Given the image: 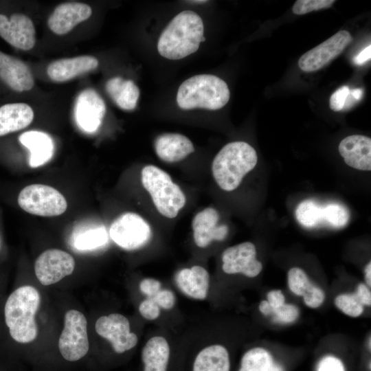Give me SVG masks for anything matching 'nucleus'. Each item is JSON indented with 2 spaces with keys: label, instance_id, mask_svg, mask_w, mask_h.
I'll list each match as a JSON object with an SVG mask.
<instances>
[{
  "label": "nucleus",
  "instance_id": "nucleus-1",
  "mask_svg": "<svg viewBox=\"0 0 371 371\" xmlns=\"http://www.w3.org/2000/svg\"><path fill=\"white\" fill-rule=\"evenodd\" d=\"M204 34L201 16L191 10L176 15L164 29L157 41V50L164 58L179 60L194 53Z\"/></svg>",
  "mask_w": 371,
  "mask_h": 371
},
{
  "label": "nucleus",
  "instance_id": "nucleus-2",
  "mask_svg": "<svg viewBox=\"0 0 371 371\" xmlns=\"http://www.w3.org/2000/svg\"><path fill=\"white\" fill-rule=\"evenodd\" d=\"M41 297L32 286H21L7 297L3 307L4 322L12 339L19 344H28L37 337L35 315Z\"/></svg>",
  "mask_w": 371,
  "mask_h": 371
},
{
  "label": "nucleus",
  "instance_id": "nucleus-3",
  "mask_svg": "<svg viewBox=\"0 0 371 371\" xmlns=\"http://www.w3.org/2000/svg\"><path fill=\"white\" fill-rule=\"evenodd\" d=\"M258 161L255 149L245 142H233L224 146L215 156L212 175L223 190L236 189L243 177L252 170Z\"/></svg>",
  "mask_w": 371,
  "mask_h": 371
},
{
  "label": "nucleus",
  "instance_id": "nucleus-4",
  "mask_svg": "<svg viewBox=\"0 0 371 371\" xmlns=\"http://www.w3.org/2000/svg\"><path fill=\"white\" fill-rule=\"evenodd\" d=\"M229 98L227 83L212 74H199L186 80L177 93V103L183 110H218L225 106Z\"/></svg>",
  "mask_w": 371,
  "mask_h": 371
},
{
  "label": "nucleus",
  "instance_id": "nucleus-5",
  "mask_svg": "<svg viewBox=\"0 0 371 371\" xmlns=\"http://www.w3.org/2000/svg\"><path fill=\"white\" fill-rule=\"evenodd\" d=\"M141 179L158 212L167 218L176 217L185 205L186 199L170 176L161 168L148 165L143 168Z\"/></svg>",
  "mask_w": 371,
  "mask_h": 371
},
{
  "label": "nucleus",
  "instance_id": "nucleus-6",
  "mask_svg": "<svg viewBox=\"0 0 371 371\" xmlns=\"http://www.w3.org/2000/svg\"><path fill=\"white\" fill-rule=\"evenodd\" d=\"M18 203L24 211L41 216H59L67 208L65 196L56 189L44 184L25 187L18 196Z\"/></svg>",
  "mask_w": 371,
  "mask_h": 371
},
{
  "label": "nucleus",
  "instance_id": "nucleus-7",
  "mask_svg": "<svg viewBox=\"0 0 371 371\" xmlns=\"http://www.w3.org/2000/svg\"><path fill=\"white\" fill-rule=\"evenodd\" d=\"M58 345L62 357L68 361H76L87 354V322L82 313L71 309L65 313Z\"/></svg>",
  "mask_w": 371,
  "mask_h": 371
},
{
  "label": "nucleus",
  "instance_id": "nucleus-8",
  "mask_svg": "<svg viewBox=\"0 0 371 371\" xmlns=\"http://www.w3.org/2000/svg\"><path fill=\"white\" fill-rule=\"evenodd\" d=\"M109 235L114 243L126 250H135L144 246L151 238L149 224L139 215L127 212L111 224Z\"/></svg>",
  "mask_w": 371,
  "mask_h": 371
},
{
  "label": "nucleus",
  "instance_id": "nucleus-9",
  "mask_svg": "<svg viewBox=\"0 0 371 371\" xmlns=\"http://www.w3.org/2000/svg\"><path fill=\"white\" fill-rule=\"evenodd\" d=\"M95 328L98 335L110 343L117 354L129 351L137 345V335L131 331L128 318L120 313H113L100 317L95 322Z\"/></svg>",
  "mask_w": 371,
  "mask_h": 371
},
{
  "label": "nucleus",
  "instance_id": "nucleus-10",
  "mask_svg": "<svg viewBox=\"0 0 371 371\" xmlns=\"http://www.w3.org/2000/svg\"><path fill=\"white\" fill-rule=\"evenodd\" d=\"M75 260L69 253L50 249L43 251L34 263L35 275L39 282L45 286L55 284L72 273Z\"/></svg>",
  "mask_w": 371,
  "mask_h": 371
},
{
  "label": "nucleus",
  "instance_id": "nucleus-11",
  "mask_svg": "<svg viewBox=\"0 0 371 371\" xmlns=\"http://www.w3.org/2000/svg\"><path fill=\"white\" fill-rule=\"evenodd\" d=\"M350 32L340 30L329 38L304 53L298 60L299 67L305 72L316 71L338 56L352 42Z\"/></svg>",
  "mask_w": 371,
  "mask_h": 371
},
{
  "label": "nucleus",
  "instance_id": "nucleus-12",
  "mask_svg": "<svg viewBox=\"0 0 371 371\" xmlns=\"http://www.w3.org/2000/svg\"><path fill=\"white\" fill-rule=\"evenodd\" d=\"M142 371H179L170 344L163 335L150 337L141 350Z\"/></svg>",
  "mask_w": 371,
  "mask_h": 371
},
{
  "label": "nucleus",
  "instance_id": "nucleus-13",
  "mask_svg": "<svg viewBox=\"0 0 371 371\" xmlns=\"http://www.w3.org/2000/svg\"><path fill=\"white\" fill-rule=\"evenodd\" d=\"M255 245L242 243L227 248L222 254L223 271L227 274L242 273L249 278L257 276L262 269L256 258Z\"/></svg>",
  "mask_w": 371,
  "mask_h": 371
},
{
  "label": "nucleus",
  "instance_id": "nucleus-14",
  "mask_svg": "<svg viewBox=\"0 0 371 371\" xmlns=\"http://www.w3.org/2000/svg\"><path fill=\"white\" fill-rule=\"evenodd\" d=\"M0 36L12 46L25 51L32 49L36 43L33 22L21 13H14L10 19L0 14Z\"/></svg>",
  "mask_w": 371,
  "mask_h": 371
},
{
  "label": "nucleus",
  "instance_id": "nucleus-15",
  "mask_svg": "<svg viewBox=\"0 0 371 371\" xmlns=\"http://www.w3.org/2000/svg\"><path fill=\"white\" fill-rule=\"evenodd\" d=\"M106 113V105L100 95L92 89L80 93L76 98L74 115L82 131L94 133L100 126Z\"/></svg>",
  "mask_w": 371,
  "mask_h": 371
},
{
  "label": "nucleus",
  "instance_id": "nucleus-16",
  "mask_svg": "<svg viewBox=\"0 0 371 371\" xmlns=\"http://www.w3.org/2000/svg\"><path fill=\"white\" fill-rule=\"evenodd\" d=\"M91 8L84 3L67 2L58 5L49 16L47 25L56 34L63 35L70 32L78 23L89 19Z\"/></svg>",
  "mask_w": 371,
  "mask_h": 371
},
{
  "label": "nucleus",
  "instance_id": "nucleus-17",
  "mask_svg": "<svg viewBox=\"0 0 371 371\" xmlns=\"http://www.w3.org/2000/svg\"><path fill=\"white\" fill-rule=\"evenodd\" d=\"M219 219L218 212L207 207L197 213L192 221L193 238L200 248L207 247L213 240H223L228 233L226 225H217Z\"/></svg>",
  "mask_w": 371,
  "mask_h": 371
},
{
  "label": "nucleus",
  "instance_id": "nucleus-18",
  "mask_svg": "<svg viewBox=\"0 0 371 371\" xmlns=\"http://www.w3.org/2000/svg\"><path fill=\"white\" fill-rule=\"evenodd\" d=\"M0 78L14 91H30L34 80L30 67L21 60L0 51Z\"/></svg>",
  "mask_w": 371,
  "mask_h": 371
},
{
  "label": "nucleus",
  "instance_id": "nucleus-19",
  "mask_svg": "<svg viewBox=\"0 0 371 371\" xmlns=\"http://www.w3.org/2000/svg\"><path fill=\"white\" fill-rule=\"evenodd\" d=\"M339 153L345 163L355 169L371 170V139L362 135H352L343 139Z\"/></svg>",
  "mask_w": 371,
  "mask_h": 371
},
{
  "label": "nucleus",
  "instance_id": "nucleus-20",
  "mask_svg": "<svg viewBox=\"0 0 371 371\" xmlns=\"http://www.w3.org/2000/svg\"><path fill=\"white\" fill-rule=\"evenodd\" d=\"M98 64V59L91 56L62 58L52 62L47 73L52 81L63 82L96 69Z\"/></svg>",
  "mask_w": 371,
  "mask_h": 371
},
{
  "label": "nucleus",
  "instance_id": "nucleus-21",
  "mask_svg": "<svg viewBox=\"0 0 371 371\" xmlns=\"http://www.w3.org/2000/svg\"><path fill=\"white\" fill-rule=\"evenodd\" d=\"M179 289L186 296L204 300L210 288V275L203 267L194 265L179 270L175 276Z\"/></svg>",
  "mask_w": 371,
  "mask_h": 371
},
{
  "label": "nucleus",
  "instance_id": "nucleus-22",
  "mask_svg": "<svg viewBox=\"0 0 371 371\" xmlns=\"http://www.w3.org/2000/svg\"><path fill=\"white\" fill-rule=\"evenodd\" d=\"M154 147L158 157L169 163L185 159L194 151L191 140L179 133H164L155 140Z\"/></svg>",
  "mask_w": 371,
  "mask_h": 371
},
{
  "label": "nucleus",
  "instance_id": "nucleus-23",
  "mask_svg": "<svg viewBox=\"0 0 371 371\" xmlns=\"http://www.w3.org/2000/svg\"><path fill=\"white\" fill-rule=\"evenodd\" d=\"M19 142L30 150L29 165L37 168L47 163L53 157L54 144L46 133L29 131L19 137Z\"/></svg>",
  "mask_w": 371,
  "mask_h": 371
},
{
  "label": "nucleus",
  "instance_id": "nucleus-24",
  "mask_svg": "<svg viewBox=\"0 0 371 371\" xmlns=\"http://www.w3.org/2000/svg\"><path fill=\"white\" fill-rule=\"evenodd\" d=\"M34 116L32 107L26 103H9L0 106V136L26 128Z\"/></svg>",
  "mask_w": 371,
  "mask_h": 371
},
{
  "label": "nucleus",
  "instance_id": "nucleus-25",
  "mask_svg": "<svg viewBox=\"0 0 371 371\" xmlns=\"http://www.w3.org/2000/svg\"><path fill=\"white\" fill-rule=\"evenodd\" d=\"M106 89L120 109L131 111L136 107L140 91L133 81L114 77L107 81Z\"/></svg>",
  "mask_w": 371,
  "mask_h": 371
},
{
  "label": "nucleus",
  "instance_id": "nucleus-26",
  "mask_svg": "<svg viewBox=\"0 0 371 371\" xmlns=\"http://www.w3.org/2000/svg\"><path fill=\"white\" fill-rule=\"evenodd\" d=\"M107 242V232L102 225L82 227L71 238L73 247L80 251L96 249L105 245Z\"/></svg>",
  "mask_w": 371,
  "mask_h": 371
},
{
  "label": "nucleus",
  "instance_id": "nucleus-27",
  "mask_svg": "<svg viewBox=\"0 0 371 371\" xmlns=\"http://www.w3.org/2000/svg\"><path fill=\"white\" fill-rule=\"evenodd\" d=\"M295 217L297 222L305 227L326 225L325 204H319L312 199L302 201L296 207Z\"/></svg>",
  "mask_w": 371,
  "mask_h": 371
},
{
  "label": "nucleus",
  "instance_id": "nucleus-28",
  "mask_svg": "<svg viewBox=\"0 0 371 371\" xmlns=\"http://www.w3.org/2000/svg\"><path fill=\"white\" fill-rule=\"evenodd\" d=\"M273 362L267 350L260 347L253 348L243 355L238 371H270Z\"/></svg>",
  "mask_w": 371,
  "mask_h": 371
},
{
  "label": "nucleus",
  "instance_id": "nucleus-29",
  "mask_svg": "<svg viewBox=\"0 0 371 371\" xmlns=\"http://www.w3.org/2000/svg\"><path fill=\"white\" fill-rule=\"evenodd\" d=\"M288 284L290 290L299 296H303L314 285L306 273L298 267H293L289 271Z\"/></svg>",
  "mask_w": 371,
  "mask_h": 371
},
{
  "label": "nucleus",
  "instance_id": "nucleus-30",
  "mask_svg": "<svg viewBox=\"0 0 371 371\" xmlns=\"http://www.w3.org/2000/svg\"><path fill=\"white\" fill-rule=\"evenodd\" d=\"M335 304L344 313L352 317H359L364 310L355 292L339 295L335 300Z\"/></svg>",
  "mask_w": 371,
  "mask_h": 371
},
{
  "label": "nucleus",
  "instance_id": "nucleus-31",
  "mask_svg": "<svg viewBox=\"0 0 371 371\" xmlns=\"http://www.w3.org/2000/svg\"><path fill=\"white\" fill-rule=\"evenodd\" d=\"M335 3L334 0H297L292 11L295 14L302 15L322 9L328 8Z\"/></svg>",
  "mask_w": 371,
  "mask_h": 371
},
{
  "label": "nucleus",
  "instance_id": "nucleus-32",
  "mask_svg": "<svg viewBox=\"0 0 371 371\" xmlns=\"http://www.w3.org/2000/svg\"><path fill=\"white\" fill-rule=\"evenodd\" d=\"M272 314L275 315L276 322L291 323L294 322L299 315V311L296 306L291 304H284L278 308L273 309Z\"/></svg>",
  "mask_w": 371,
  "mask_h": 371
},
{
  "label": "nucleus",
  "instance_id": "nucleus-33",
  "mask_svg": "<svg viewBox=\"0 0 371 371\" xmlns=\"http://www.w3.org/2000/svg\"><path fill=\"white\" fill-rule=\"evenodd\" d=\"M140 315L148 320H155L159 317L161 308L150 297H146L142 300L138 307Z\"/></svg>",
  "mask_w": 371,
  "mask_h": 371
},
{
  "label": "nucleus",
  "instance_id": "nucleus-34",
  "mask_svg": "<svg viewBox=\"0 0 371 371\" xmlns=\"http://www.w3.org/2000/svg\"><path fill=\"white\" fill-rule=\"evenodd\" d=\"M159 306L161 309L170 310L176 302L175 293L169 289H161L155 295L150 297Z\"/></svg>",
  "mask_w": 371,
  "mask_h": 371
},
{
  "label": "nucleus",
  "instance_id": "nucleus-35",
  "mask_svg": "<svg viewBox=\"0 0 371 371\" xmlns=\"http://www.w3.org/2000/svg\"><path fill=\"white\" fill-rule=\"evenodd\" d=\"M349 93L350 89L346 85L342 86L336 90L330 98V108L334 111L343 110Z\"/></svg>",
  "mask_w": 371,
  "mask_h": 371
},
{
  "label": "nucleus",
  "instance_id": "nucleus-36",
  "mask_svg": "<svg viewBox=\"0 0 371 371\" xmlns=\"http://www.w3.org/2000/svg\"><path fill=\"white\" fill-rule=\"evenodd\" d=\"M303 299L305 304L310 308L319 307L324 301L325 293L319 287L313 285L312 288L304 295Z\"/></svg>",
  "mask_w": 371,
  "mask_h": 371
},
{
  "label": "nucleus",
  "instance_id": "nucleus-37",
  "mask_svg": "<svg viewBox=\"0 0 371 371\" xmlns=\"http://www.w3.org/2000/svg\"><path fill=\"white\" fill-rule=\"evenodd\" d=\"M317 371H345L342 361L334 356H326L318 363Z\"/></svg>",
  "mask_w": 371,
  "mask_h": 371
},
{
  "label": "nucleus",
  "instance_id": "nucleus-38",
  "mask_svg": "<svg viewBox=\"0 0 371 371\" xmlns=\"http://www.w3.org/2000/svg\"><path fill=\"white\" fill-rule=\"evenodd\" d=\"M139 288L142 293L146 295V297H150L161 290L162 285L157 279L146 278L140 281Z\"/></svg>",
  "mask_w": 371,
  "mask_h": 371
},
{
  "label": "nucleus",
  "instance_id": "nucleus-39",
  "mask_svg": "<svg viewBox=\"0 0 371 371\" xmlns=\"http://www.w3.org/2000/svg\"><path fill=\"white\" fill-rule=\"evenodd\" d=\"M267 302L273 310L285 304V297L280 290H273L267 293Z\"/></svg>",
  "mask_w": 371,
  "mask_h": 371
},
{
  "label": "nucleus",
  "instance_id": "nucleus-40",
  "mask_svg": "<svg viewBox=\"0 0 371 371\" xmlns=\"http://www.w3.org/2000/svg\"><path fill=\"white\" fill-rule=\"evenodd\" d=\"M355 293L359 298L361 304L367 306H370L371 304V293L368 286L363 284H360Z\"/></svg>",
  "mask_w": 371,
  "mask_h": 371
},
{
  "label": "nucleus",
  "instance_id": "nucleus-41",
  "mask_svg": "<svg viewBox=\"0 0 371 371\" xmlns=\"http://www.w3.org/2000/svg\"><path fill=\"white\" fill-rule=\"evenodd\" d=\"M371 58V45H369L363 49L359 54L353 58V62L355 65H361L370 60Z\"/></svg>",
  "mask_w": 371,
  "mask_h": 371
},
{
  "label": "nucleus",
  "instance_id": "nucleus-42",
  "mask_svg": "<svg viewBox=\"0 0 371 371\" xmlns=\"http://www.w3.org/2000/svg\"><path fill=\"white\" fill-rule=\"evenodd\" d=\"M259 310L260 311V312L265 315H271L272 314V311H273V308L272 307L269 305V302H267V300H263L260 302V305H259Z\"/></svg>",
  "mask_w": 371,
  "mask_h": 371
},
{
  "label": "nucleus",
  "instance_id": "nucleus-43",
  "mask_svg": "<svg viewBox=\"0 0 371 371\" xmlns=\"http://www.w3.org/2000/svg\"><path fill=\"white\" fill-rule=\"evenodd\" d=\"M363 93V90L359 88L350 90V95L357 101H359L362 98Z\"/></svg>",
  "mask_w": 371,
  "mask_h": 371
},
{
  "label": "nucleus",
  "instance_id": "nucleus-44",
  "mask_svg": "<svg viewBox=\"0 0 371 371\" xmlns=\"http://www.w3.org/2000/svg\"><path fill=\"white\" fill-rule=\"evenodd\" d=\"M365 277L367 284L371 286V262H370L365 268Z\"/></svg>",
  "mask_w": 371,
  "mask_h": 371
},
{
  "label": "nucleus",
  "instance_id": "nucleus-45",
  "mask_svg": "<svg viewBox=\"0 0 371 371\" xmlns=\"http://www.w3.org/2000/svg\"><path fill=\"white\" fill-rule=\"evenodd\" d=\"M270 371H284V370L280 364L274 361Z\"/></svg>",
  "mask_w": 371,
  "mask_h": 371
},
{
  "label": "nucleus",
  "instance_id": "nucleus-46",
  "mask_svg": "<svg viewBox=\"0 0 371 371\" xmlns=\"http://www.w3.org/2000/svg\"><path fill=\"white\" fill-rule=\"evenodd\" d=\"M189 2L190 3H206L207 1H190Z\"/></svg>",
  "mask_w": 371,
  "mask_h": 371
},
{
  "label": "nucleus",
  "instance_id": "nucleus-47",
  "mask_svg": "<svg viewBox=\"0 0 371 371\" xmlns=\"http://www.w3.org/2000/svg\"><path fill=\"white\" fill-rule=\"evenodd\" d=\"M205 41V38L203 36V38H201V42H204Z\"/></svg>",
  "mask_w": 371,
  "mask_h": 371
},
{
  "label": "nucleus",
  "instance_id": "nucleus-48",
  "mask_svg": "<svg viewBox=\"0 0 371 371\" xmlns=\"http://www.w3.org/2000/svg\"><path fill=\"white\" fill-rule=\"evenodd\" d=\"M1 238H0V248H1Z\"/></svg>",
  "mask_w": 371,
  "mask_h": 371
}]
</instances>
